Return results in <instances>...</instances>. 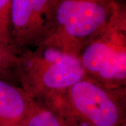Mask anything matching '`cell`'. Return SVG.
Masks as SVG:
<instances>
[{
  "mask_svg": "<svg viewBox=\"0 0 126 126\" xmlns=\"http://www.w3.org/2000/svg\"><path fill=\"white\" fill-rule=\"evenodd\" d=\"M86 78L109 88H126V11L119 1L111 19L78 55Z\"/></svg>",
  "mask_w": 126,
  "mask_h": 126,
  "instance_id": "cell-3",
  "label": "cell"
},
{
  "mask_svg": "<svg viewBox=\"0 0 126 126\" xmlns=\"http://www.w3.org/2000/svg\"><path fill=\"white\" fill-rule=\"evenodd\" d=\"M126 88L112 89L85 78L39 100L64 126H121L126 123Z\"/></svg>",
  "mask_w": 126,
  "mask_h": 126,
  "instance_id": "cell-1",
  "label": "cell"
},
{
  "mask_svg": "<svg viewBox=\"0 0 126 126\" xmlns=\"http://www.w3.org/2000/svg\"><path fill=\"white\" fill-rule=\"evenodd\" d=\"M119 0H57L53 30L41 45L78 57L90 39L109 21Z\"/></svg>",
  "mask_w": 126,
  "mask_h": 126,
  "instance_id": "cell-4",
  "label": "cell"
},
{
  "mask_svg": "<svg viewBox=\"0 0 126 126\" xmlns=\"http://www.w3.org/2000/svg\"><path fill=\"white\" fill-rule=\"evenodd\" d=\"M57 0H11L9 32L18 55L42 44L51 34Z\"/></svg>",
  "mask_w": 126,
  "mask_h": 126,
  "instance_id": "cell-5",
  "label": "cell"
},
{
  "mask_svg": "<svg viewBox=\"0 0 126 126\" xmlns=\"http://www.w3.org/2000/svg\"><path fill=\"white\" fill-rule=\"evenodd\" d=\"M21 126H64L50 109L34 99Z\"/></svg>",
  "mask_w": 126,
  "mask_h": 126,
  "instance_id": "cell-7",
  "label": "cell"
},
{
  "mask_svg": "<svg viewBox=\"0 0 126 126\" xmlns=\"http://www.w3.org/2000/svg\"><path fill=\"white\" fill-rule=\"evenodd\" d=\"M11 0H0V44L18 55L12 44L9 32V13Z\"/></svg>",
  "mask_w": 126,
  "mask_h": 126,
  "instance_id": "cell-8",
  "label": "cell"
},
{
  "mask_svg": "<svg viewBox=\"0 0 126 126\" xmlns=\"http://www.w3.org/2000/svg\"><path fill=\"white\" fill-rule=\"evenodd\" d=\"M121 126H126V123H124V124H123Z\"/></svg>",
  "mask_w": 126,
  "mask_h": 126,
  "instance_id": "cell-10",
  "label": "cell"
},
{
  "mask_svg": "<svg viewBox=\"0 0 126 126\" xmlns=\"http://www.w3.org/2000/svg\"><path fill=\"white\" fill-rule=\"evenodd\" d=\"M18 55L12 53L0 44V78L6 77L14 71L18 63Z\"/></svg>",
  "mask_w": 126,
  "mask_h": 126,
  "instance_id": "cell-9",
  "label": "cell"
},
{
  "mask_svg": "<svg viewBox=\"0 0 126 126\" xmlns=\"http://www.w3.org/2000/svg\"><path fill=\"white\" fill-rule=\"evenodd\" d=\"M34 99L0 78V126H21Z\"/></svg>",
  "mask_w": 126,
  "mask_h": 126,
  "instance_id": "cell-6",
  "label": "cell"
},
{
  "mask_svg": "<svg viewBox=\"0 0 126 126\" xmlns=\"http://www.w3.org/2000/svg\"><path fill=\"white\" fill-rule=\"evenodd\" d=\"M18 58L15 73L22 89L34 100L65 90L86 78L77 56L52 46L26 50Z\"/></svg>",
  "mask_w": 126,
  "mask_h": 126,
  "instance_id": "cell-2",
  "label": "cell"
}]
</instances>
